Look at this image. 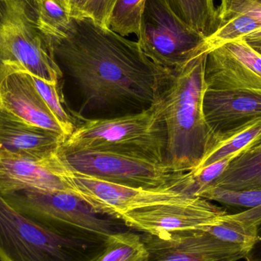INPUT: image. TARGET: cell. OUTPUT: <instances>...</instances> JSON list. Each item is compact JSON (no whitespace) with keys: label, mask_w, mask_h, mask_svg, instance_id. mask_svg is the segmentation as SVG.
Instances as JSON below:
<instances>
[{"label":"cell","mask_w":261,"mask_h":261,"mask_svg":"<svg viewBox=\"0 0 261 261\" xmlns=\"http://www.w3.org/2000/svg\"><path fill=\"white\" fill-rule=\"evenodd\" d=\"M226 213L225 208L196 196L137 208L122 215L119 221L144 234L161 236L205 230Z\"/></svg>","instance_id":"9"},{"label":"cell","mask_w":261,"mask_h":261,"mask_svg":"<svg viewBox=\"0 0 261 261\" xmlns=\"http://www.w3.org/2000/svg\"><path fill=\"white\" fill-rule=\"evenodd\" d=\"M203 113L215 146L261 121V90L205 89Z\"/></svg>","instance_id":"13"},{"label":"cell","mask_w":261,"mask_h":261,"mask_svg":"<svg viewBox=\"0 0 261 261\" xmlns=\"http://www.w3.org/2000/svg\"><path fill=\"white\" fill-rule=\"evenodd\" d=\"M31 78L35 88L64 128L67 138L70 136L75 129L74 122L73 118L64 107L61 89L59 88V83L48 82L32 75H31Z\"/></svg>","instance_id":"26"},{"label":"cell","mask_w":261,"mask_h":261,"mask_svg":"<svg viewBox=\"0 0 261 261\" xmlns=\"http://www.w3.org/2000/svg\"><path fill=\"white\" fill-rule=\"evenodd\" d=\"M72 182L76 196L97 213L117 220L122 215L137 208L190 198L171 188H137L79 173H73Z\"/></svg>","instance_id":"10"},{"label":"cell","mask_w":261,"mask_h":261,"mask_svg":"<svg viewBox=\"0 0 261 261\" xmlns=\"http://www.w3.org/2000/svg\"><path fill=\"white\" fill-rule=\"evenodd\" d=\"M117 0H66L72 18H89L107 27Z\"/></svg>","instance_id":"27"},{"label":"cell","mask_w":261,"mask_h":261,"mask_svg":"<svg viewBox=\"0 0 261 261\" xmlns=\"http://www.w3.org/2000/svg\"><path fill=\"white\" fill-rule=\"evenodd\" d=\"M170 9L182 21L205 38L214 32L217 7L214 0H166Z\"/></svg>","instance_id":"20"},{"label":"cell","mask_w":261,"mask_h":261,"mask_svg":"<svg viewBox=\"0 0 261 261\" xmlns=\"http://www.w3.org/2000/svg\"><path fill=\"white\" fill-rule=\"evenodd\" d=\"M245 259L246 261H261V223L257 228V241Z\"/></svg>","instance_id":"28"},{"label":"cell","mask_w":261,"mask_h":261,"mask_svg":"<svg viewBox=\"0 0 261 261\" xmlns=\"http://www.w3.org/2000/svg\"><path fill=\"white\" fill-rule=\"evenodd\" d=\"M66 137L17 117L0 104V154L41 159L55 154Z\"/></svg>","instance_id":"16"},{"label":"cell","mask_w":261,"mask_h":261,"mask_svg":"<svg viewBox=\"0 0 261 261\" xmlns=\"http://www.w3.org/2000/svg\"><path fill=\"white\" fill-rule=\"evenodd\" d=\"M141 237L148 251L147 261H239L248 253L204 230Z\"/></svg>","instance_id":"12"},{"label":"cell","mask_w":261,"mask_h":261,"mask_svg":"<svg viewBox=\"0 0 261 261\" xmlns=\"http://www.w3.org/2000/svg\"><path fill=\"white\" fill-rule=\"evenodd\" d=\"M38 25L54 41L68 32L72 18L66 0H32Z\"/></svg>","instance_id":"21"},{"label":"cell","mask_w":261,"mask_h":261,"mask_svg":"<svg viewBox=\"0 0 261 261\" xmlns=\"http://www.w3.org/2000/svg\"><path fill=\"white\" fill-rule=\"evenodd\" d=\"M260 1H261V0H260Z\"/></svg>","instance_id":"29"},{"label":"cell","mask_w":261,"mask_h":261,"mask_svg":"<svg viewBox=\"0 0 261 261\" xmlns=\"http://www.w3.org/2000/svg\"><path fill=\"white\" fill-rule=\"evenodd\" d=\"M73 174L57 153L41 159L0 154V194L26 188L75 194Z\"/></svg>","instance_id":"14"},{"label":"cell","mask_w":261,"mask_h":261,"mask_svg":"<svg viewBox=\"0 0 261 261\" xmlns=\"http://www.w3.org/2000/svg\"><path fill=\"white\" fill-rule=\"evenodd\" d=\"M0 104L22 120L67 138L64 128L35 88L29 73L14 70L0 75Z\"/></svg>","instance_id":"15"},{"label":"cell","mask_w":261,"mask_h":261,"mask_svg":"<svg viewBox=\"0 0 261 261\" xmlns=\"http://www.w3.org/2000/svg\"><path fill=\"white\" fill-rule=\"evenodd\" d=\"M14 70L48 82L63 77L54 41L38 25L32 0H0V75Z\"/></svg>","instance_id":"5"},{"label":"cell","mask_w":261,"mask_h":261,"mask_svg":"<svg viewBox=\"0 0 261 261\" xmlns=\"http://www.w3.org/2000/svg\"><path fill=\"white\" fill-rule=\"evenodd\" d=\"M210 186L231 190H261V136L238 153Z\"/></svg>","instance_id":"18"},{"label":"cell","mask_w":261,"mask_h":261,"mask_svg":"<svg viewBox=\"0 0 261 261\" xmlns=\"http://www.w3.org/2000/svg\"><path fill=\"white\" fill-rule=\"evenodd\" d=\"M207 53L173 70L156 101L167 133L164 164L170 173L194 170L214 146L203 113Z\"/></svg>","instance_id":"2"},{"label":"cell","mask_w":261,"mask_h":261,"mask_svg":"<svg viewBox=\"0 0 261 261\" xmlns=\"http://www.w3.org/2000/svg\"><path fill=\"white\" fill-rule=\"evenodd\" d=\"M147 0H117L107 27L123 37L138 35Z\"/></svg>","instance_id":"24"},{"label":"cell","mask_w":261,"mask_h":261,"mask_svg":"<svg viewBox=\"0 0 261 261\" xmlns=\"http://www.w3.org/2000/svg\"><path fill=\"white\" fill-rule=\"evenodd\" d=\"M237 38L261 41L260 0H221L214 32L205 38L208 50Z\"/></svg>","instance_id":"17"},{"label":"cell","mask_w":261,"mask_h":261,"mask_svg":"<svg viewBox=\"0 0 261 261\" xmlns=\"http://www.w3.org/2000/svg\"><path fill=\"white\" fill-rule=\"evenodd\" d=\"M260 136L261 121L236 134L231 138L217 143L204 156L198 167L190 172L199 171L204 167L225 158H236L238 153L246 148Z\"/></svg>","instance_id":"23"},{"label":"cell","mask_w":261,"mask_h":261,"mask_svg":"<svg viewBox=\"0 0 261 261\" xmlns=\"http://www.w3.org/2000/svg\"><path fill=\"white\" fill-rule=\"evenodd\" d=\"M199 197L242 211L261 205V190H231L210 186L199 193Z\"/></svg>","instance_id":"25"},{"label":"cell","mask_w":261,"mask_h":261,"mask_svg":"<svg viewBox=\"0 0 261 261\" xmlns=\"http://www.w3.org/2000/svg\"><path fill=\"white\" fill-rule=\"evenodd\" d=\"M206 89L261 90V55L243 38L223 43L207 53Z\"/></svg>","instance_id":"11"},{"label":"cell","mask_w":261,"mask_h":261,"mask_svg":"<svg viewBox=\"0 0 261 261\" xmlns=\"http://www.w3.org/2000/svg\"><path fill=\"white\" fill-rule=\"evenodd\" d=\"M148 251L142 237L130 231H118L107 238L105 248L93 261H147Z\"/></svg>","instance_id":"22"},{"label":"cell","mask_w":261,"mask_h":261,"mask_svg":"<svg viewBox=\"0 0 261 261\" xmlns=\"http://www.w3.org/2000/svg\"><path fill=\"white\" fill-rule=\"evenodd\" d=\"M261 205L239 213H226L204 231L219 240L242 247L249 252L257 241Z\"/></svg>","instance_id":"19"},{"label":"cell","mask_w":261,"mask_h":261,"mask_svg":"<svg viewBox=\"0 0 261 261\" xmlns=\"http://www.w3.org/2000/svg\"><path fill=\"white\" fill-rule=\"evenodd\" d=\"M107 239L35 222L0 194V260L93 261Z\"/></svg>","instance_id":"3"},{"label":"cell","mask_w":261,"mask_h":261,"mask_svg":"<svg viewBox=\"0 0 261 261\" xmlns=\"http://www.w3.org/2000/svg\"><path fill=\"white\" fill-rule=\"evenodd\" d=\"M1 195L17 211L47 226L104 239L119 231V220L97 213L70 192L26 188Z\"/></svg>","instance_id":"6"},{"label":"cell","mask_w":261,"mask_h":261,"mask_svg":"<svg viewBox=\"0 0 261 261\" xmlns=\"http://www.w3.org/2000/svg\"><path fill=\"white\" fill-rule=\"evenodd\" d=\"M60 62L73 78L90 110L156 102L171 74L130 41L89 18H72L70 29L54 41Z\"/></svg>","instance_id":"1"},{"label":"cell","mask_w":261,"mask_h":261,"mask_svg":"<svg viewBox=\"0 0 261 261\" xmlns=\"http://www.w3.org/2000/svg\"><path fill=\"white\" fill-rule=\"evenodd\" d=\"M137 36L144 55L170 71L208 52L205 37L182 21L166 0H147Z\"/></svg>","instance_id":"7"},{"label":"cell","mask_w":261,"mask_h":261,"mask_svg":"<svg viewBox=\"0 0 261 261\" xmlns=\"http://www.w3.org/2000/svg\"><path fill=\"white\" fill-rule=\"evenodd\" d=\"M57 153L73 173L137 188H171L176 174L164 164L110 152L60 146Z\"/></svg>","instance_id":"8"},{"label":"cell","mask_w":261,"mask_h":261,"mask_svg":"<svg viewBox=\"0 0 261 261\" xmlns=\"http://www.w3.org/2000/svg\"><path fill=\"white\" fill-rule=\"evenodd\" d=\"M166 145L165 125L155 102L136 114L87 119L61 146L71 150L110 152L164 164Z\"/></svg>","instance_id":"4"}]
</instances>
